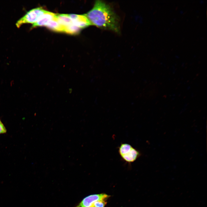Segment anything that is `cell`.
<instances>
[{
    "mask_svg": "<svg viewBox=\"0 0 207 207\" xmlns=\"http://www.w3.org/2000/svg\"><path fill=\"white\" fill-rule=\"evenodd\" d=\"M110 196L105 193L91 195L85 198L76 207H91L95 202L104 200Z\"/></svg>",
    "mask_w": 207,
    "mask_h": 207,
    "instance_id": "4",
    "label": "cell"
},
{
    "mask_svg": "<svg viewBox=\"0 0 207 207\" xmlns=\"http://www.w3.org/2000/svg\"><path fill=\"white\" fill-rule=\"evenodd\" d=\"M46 11L42 7H38L31 9L17 22L16 25L18 28H19L24 24L30 23L33 24Z\"/></svg>",
    "mask_w": 207,
    "mask_h": 207,
    "instance_id": "3",
    "label": "cell"
},
{
    "mask_svg": "<svg viewBox=\"0 0 207 207\" xmlns=\"http://www.w3.org/2000/svg\"><path fill=\"white\" fill-rule=\"evenodd\" d=\"M118 153L122 160L131 164L141 155L140 151L129 144L121 143L118 147Z\"/></svg>",
    "mask_w": 207,
    "mask_h": 207,
    "instance_id": "2",
    "label": "cell"
},
{
    "mask_svg": "<svg viewBox=\"0 0 207 207\" xmlns=\"http://www.w3.org/2000/svg\"><path fill=\"white\" fill-rule=\"evenodd\" d=\"M106 204L104 200H100L95 202L91 207H104Z\"/></svg>",
    "mask_w": 207,
    "mask_h": 207,
    "instance_id": "10",
    "label": "cell"
},
{
    "mask_svg": "<svg viewBox=\"0 0 207 207\" xmlns=\"http://www.w3.org/2000/svg\"><path fill=\"white\" fill-rule=\"evenodd\" d=\"M1 122V120H0V122Z\"/></svg>",
    "mask_w": 207,
    "mask_h": 207,
    "instance_id": "12",
    "label": "cell"
},
{
    "mask_svg": "<svg viewBox=\"0 0 207 207\" xmlns=\"http://www.w3.org/2000/svg\"><path fill=\"white\" fill-rule=\"evenodd\" d=\"M45 26L55 32H64V27L58 22L57 16L55 18L49 22Z\"/></svg>",
    "mask_w": 207,
    "mask_h": 207,
    "instance_id": "7",
    "label": "cell"
},
{
    "mask_svg": "<svg viewBox=\"0 0 207 207\" xmlns=\"http://www.w3.org/2000/svg\"><path fill=\"white\" fill-rule=\"evenodd\" d=\"M64 32L71 34H78L81 29L74 24L64 26Z\"/></svg>",
    "mask_w": 207,
    "mask_h": 207,
    "instance_id": "9",
    "label": "cell"
},
{
    "mask_svg": "<svg viewBox=\"0 0 207 207\" xmlns=\"http://www.w3.org/2000/svg\"><path fill=\"white\" fill-rule=\"evenodd\" d=\"M6 129L2 123L0 122V134L5 133L6 132Z\"/></svg>",
    "mask_w": 207,
    "mask_h": 207,
    "instance_id": "11",
    "label": "cell"
},
{
    "mask_svg": "<svg viewBox=\"0 0 207 207\" xmlns=\"http://www.w3.org/2000/svg\"><path fill=\"white\" fill-rule=\"evenodd\" d=\"M57 14L47 11L40 16L35 23L32 24L31 28L45 26L49 22L55 18Z\"/></svg>",
    "mask_w": 207,
    "mask_h": 207,
    "instance_id": "6",
    "label": "cell"
},
{
    "mask_svg": "<svg viewBox=\"0 0 207 207\" xmlns=\"http://www.w3.org/2000/svg\"><path fill=\"white\" fill-rule=\"evenodd\" d=\"M85 14L92 25L101 29L120 32L118 16L110 6L103 1H96L92 8Z\"/></svg>",
    "mask_w": 207,
    "mask_h": 207,
    "instance_id": "1",
    "label": "cell"
},
{
    "mask_svg": "<svg viewBox=\"0 0 207 207\" xmlns=\"http://www.w3.org/2000/svg\"><path fill=\"white\" fill-rule=\"evenodd\" d=\"M68 14L72 20L73 24L81 29L92 25L85 14L80 15L72 14Z\"/></svg>",
    "mask_w": 207,
    "mask_h": 207,
    "instance_id": "5",
    "label": "cell"
},
{
    "mask_svg": "<svg viewBox=\"0 0 207 207\" xmlns=\"http://www.w3.org/2000/svg\"><path fill=\"white\" fill-rule=\"evenodd\" d=\"M57 18L58 22L64 27L73 24L68 14H57Z\"/></svg>",
    "mask_w": 207,
    "mask_h": 207,
    "instance_id": "8",
    "label": "cell"
}]
</instances>
